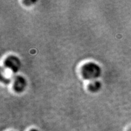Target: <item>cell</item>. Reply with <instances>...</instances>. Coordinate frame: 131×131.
<instances>
[{
    "label": "cell",
    "mask_w": 131,
    "mask_h": 131,
    "mask_svg": "<svg viewBox=\"0 0 131 131\" xmlns=\"http://www.w3.org/2000/svg\"><path fill=\"white\" fill-rule=\"evenodd\" d=\"M27 86L26 80L22 76H17L15 78L14 82V89L17 92H21Z\"/></svg>",
    "instance_id": "3"
},
{
    "label": "cell",
    "mask_w": 131,
    "mask_h": 131,
    "mask_svg": "<svg viewBox=\"0 0 131 131\" xmlns=\"http://www.w3.org/2000/svg\"><path fill=\"white\" fill-rule=\"evenodd\" d=\"M30 131H38L37 129H32V130H30Z\"/></svg>",
    "instance_id": "5"
},
{
    "label": "cell",
    "mask_w": 131,
    "mask_h": 131,
    "mask_svg": "<svg viewBox=\"0 0 131 131\" xmlns=\"http://www.w3.org/2000/svg\"><path fill=\"white\" fill-rule=\"evenodd\" d=\"M81 75L84 79L94 80L100 76L101 70L100 67L95 63H88L82 66Z\"/></svg>",
    "instance_id": "1"
},
{
    "label": "cell",
    "mask_w": 131,
    "mask_h": 131,
    "mask_svg": "<svg viewBox=\"0 0 131 131\" xmlns=\"http://www.w3.org/2000/svg\"><path fill=\"white\" fill-rule=\"evenodd\" d=\"M4 66L10 72L16 73L20 69L21 61L18 57L11 55L4 60Z\"/></svg>",
    "instance_id": "2"
},
{
    "label": "cell",
    "mask_w": 131,
    "mask_h": 131,
    "mask_svg": "<svg viewBox=\"0 0 131 131\" xmlns=\"http://www.w3.org/2000/svg\"><path fill=\"white\" fill-rule=\"evenodd\" d=\"M101 86V84L100 82L98 81H93L91 82V83L88 86V89L91 92H97L100 89Z\"/></svg>",
    "instance_id": "4"
}]
</instances>
